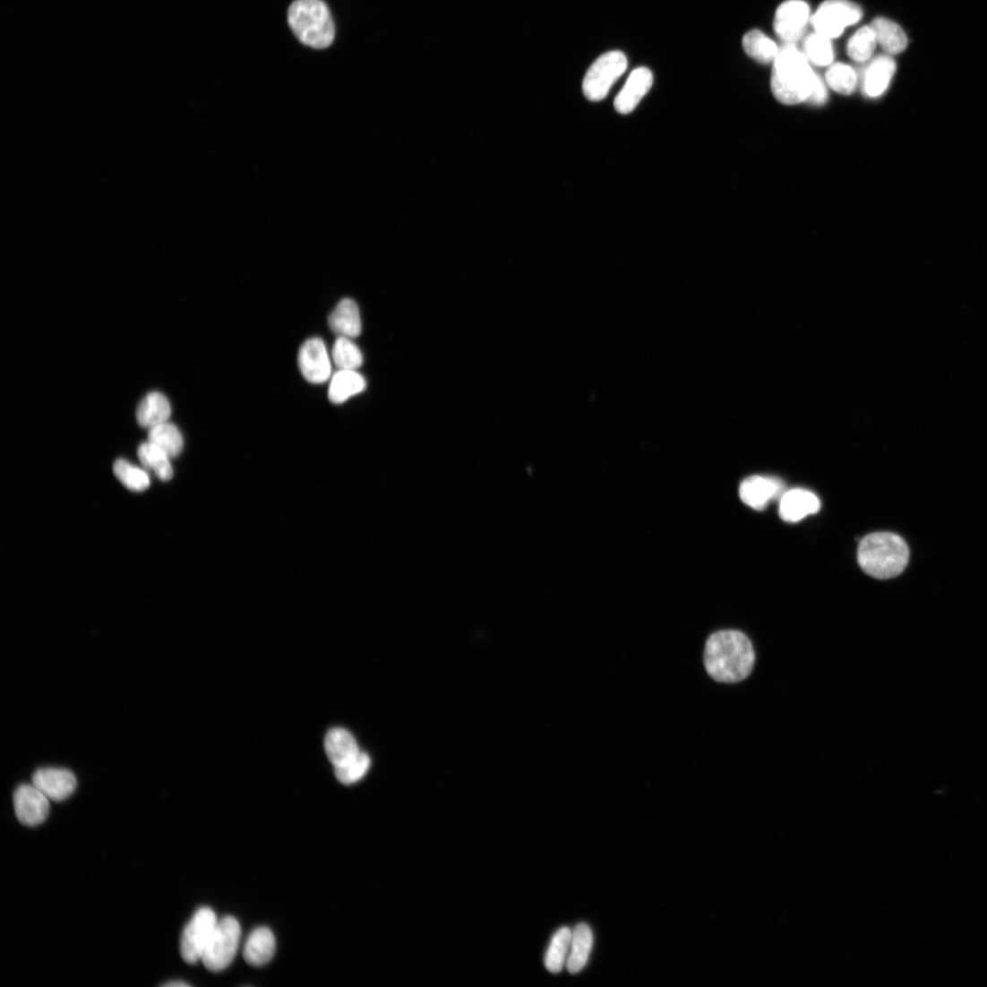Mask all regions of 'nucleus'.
I'll return each mask as SVG.
<instances>
[{
    "label": "nucleus",
    "mask_w": 987,
    "mask_h": 987,
    "mask_svg": "<svg viewBox=\"0 0 987 987\" xmlns=\"http://www.w3.org/2000/svg\"><path fill=\"white\" fill-rule=\"evenodd\" d=\"M754 663L751 642L740 631L716 632L706 642L705 668L709 677L717 682L733 684L745 680Z\"/></svg>",
    "instance_id": "nucleus-1"
},
{
    "label": "nucleus",
    "mask_w": 987,
    "mask_h": 987,
    "mask_svg": "<svg viewBox=\"0 0 987 987\" xmlns=\"http://www.w3.org/2000/svg\"><path fill=\"white\" fill-rule=\"evenodd\" d=\"M802 52L794 43H786L779 49L771 78L776 99L785 105H797L810 99L818 79Z\"/></svg>",
    "instance_id": "nucleus-2"
},
{
    "label": "nucleus",
    "mask_w": 987,
    "mask_h": 987,
    "mask_svg": "<svg viewBox=\"0 0 987 987\" xmlns=\"http://www.w3.org/2000/svg\"><path fill=\"white\" fill-rule=\"evenodd\" d=\"M910 550L904 538L890 532L866 536L858 550L862 569L870 576L885 579L899 576L906 569Z\"/></svg>",
    "instance_id": "nucleus-3"
},
{
    "label": "nucleus",
    "mask_w": 987,
    "mask_h": 987,
    "mask_svg": "<svg viewBox=\"0 0 987 987\" xmlns=\"http://www.w3.org/2000/svg\"><path fill=\"white\" fill-rule=\"evenodd\" d=\"M288 20L294 34L306 47L322 50L334 40V21L322 0H296L289 7Z\"/></svg>",
    "instance_id": "nucleus-4"
},
{
    "label": "nucleus",
    "mask_w": 987,
    "mask_h": 987,
    "mask_svg": "<svg viewBox=\"0 0 987 987\" xmlns=\"http://www.w3.org/2000/svg\"><path fill=\"white\" fill-rule=\"evenodd\" d=\"M240 940L239 922L232 916L222 918L218 922L202 958L204 966L210 972L227 969L237 955Z\"/></svg>",
    "instance_id": "nucleus-5"
},
{
    "label": "nucleus",
    "mask_w": 987,
    "mask_h": 987,
    "mask_svg": "<svg viewBox=\"0 0 987 987\" xmlns=\"http://www.w3.org/2000/svg\"><path fill=\"white\" fill-rule=\"evenodd\" d=\"M627 58L619 51L600 56L590 67L582 82V91L592 102L604 100L614 82L627 69Z\"/></svg>",
    "instance_id": "nucleus-6"
},
{
    "label": "nucleus",
    "mask_w": 987,
    "mask_h": 987,
    "mask_svg": "<svg viewBox=\"0 0 987 987\" xmlns=\"http://www.w3.org/2000/svg\"><path fill=\"white\" fill-rule=\"evenodd\" d=\"M863 11L849 0H828L811 19L817 33L828 39L840 36L845 28L861 21Z\"/></svg>",
    "instance_id": "nucleus-7"
},
{
    "label": "nucleus",
    "mask_w": 987,
    "mask_h": 987,
    "mask_svg": "<svg viewBox=\"0 0 987 987\" xmlns=\"http://www.w3.org/2000/svg\"><path fill=\"white\" fill-rule=\"evenodd\" d=\"M218 922L210 908L203 907L195 913L181 939V955L186 963L193 965L202 961Z\"/></svg>",
    "instance_id": "nucleus-8"
},
{
    "label": "nucleus",
    "mask_w": 987,
    "mask_h": 987,
    "mask_svg": "<svg viewBox=\"0 0 987 987\" xmlns=\"http://www.w3.org/2000/svg\"><path fill=\"white\" fill-rule=\"evenodd\" d=\"M298 366L303 377L313 384L324 383L331 377L330 356L322 339H310L302 345Z\"/></svg>",
    "instance_id": "nucleus-9"
},
{
    "label": "nucleus",
    "mask_w": 987,
    "mask_h": 987,
    "mask_svg": "<svg viewBox=\"0 0 987 987\" xmlns=\"http://www.w3.org/2000/svg\"><path fill=\"white\" fill-rule=\"evenodd\" d=\"M15 814L24 826L36 827L47 820L50 799L32 785H20L13 796Z\"/></svg>",
    "instance_id": "nucleus-10"
},
{
    "label": "nucleus",
    "mask_w": 987,
    "mask_h": 987,
    "mask_svg": "<svg viewBox=\"0 0 987 987\" xmlns=\"http://www.w3.org/2000/svg\"><path fill=\"white\" fill-rule=\"evenodd\" d=\"M811 10L802 0H788L777 11L775 31L785 43L800 40L809 23Z\"/></svg>",
    "instance_id": "nucleus-11"
},
{
    "label": "nucleus",
    "mask_w": 987,
    "mask_h": 987,
    "mask_svg": "<svg viewBox=\"0 0 987 987\" xmlns=\"http://www.w3.org/2000/svg\"><path fill=\"white\" fill-rule=\"evenodd\" d=\"M783 490L784 484L777 477L751 476L742 482L739 493L745 505L760 511L780 497L781 494L783 495Z\"/></svg>",
    "instance_id": "nucleus-12"
},
{
    "label": "nucleus",
    "mask_w": 987,
    "mask_h": 987,
    "mask_svg": "<svg viewBox=\"0 0 987 987\" xmlns=\"http://www.w3.org/2000/svg\"><path fill=\"white\" fill-rule=\"evenodd\" d=\"M32 784L55 802L69 798L77 787L76 777L71 771L51 768L37 770Z\"/></svg>",
    "instance_id": "nucleus-13"
},
{
    "label": "nucleus",
    "mask_w": 987,
    "mask_h": 987,
    "mask_svg": "<svg viewBox=\"0 0 987 987\" xmlns=\"http://www.w3.org/2000/svg\"><path fill=\"white\" fill-rule=\"evenodd\" d=\"M653 73L645 67L634 70L614 100L616 111L622 115L632 113L653 84Z\"/></svg>",
    "instance_id": "nucleus-14"
},
{
    "label": "nucleus",
    "mask_w": 987,
    "mask_h": 987,
    "mask_svg": "<svg viewBox=\"0 0 987 987\" xmlns=\"http://www.w3.org/2000/svg\"><path fill=\"white\" fill-rule=\"evenodd\" d=\"M820 508V501L813 492L794 488L783 494L779 514L783 520L796 523L807 516L817 514Z\"/></svg>",
    "instance_id": "nucleus-15"
},
{
    "label": "nucleus",
    "mask_w": 987,
    "mask_h": 987,
    "mask_svg": "<svg viewBox=\"0 0 987 987\" xmlns=\"http://www.w3.org/2000/svg\"><path fill=\"white\" fill-rule=\"evenodd\" d=\"M277 948L274 932L267 927L253 930L245 941L244 958L253 966H262L272 960Z\"/></svg>",
    "instance_id": "nucleus-16"
},
{
    "label": "nucleus",
    "mask_w": 987,
    "mask_h": 987,
    "mask_svg": "<svg viewBox=\"0 0 987 987\" xmlns=\"http://www.w3.org/2000/svg\"><path fill=\"white\" fill-rule=\"evenodd\" d=\"M329 325L339 337L354 339L363 330L360 309L352 299H343L330 313Z\"/></svg>",
    "instance_id": "nucleus-17"
},
{
    "label": "nucleus",
    "mask_w": 987,
    "mask_h": 987,
    "mask_svg": "<svg viewBox=\"0 0 987 987\" xmlns=\"http://www.w3.org/2000/svg\"><path fill=\"white\" fill-rule=\"evenodd\" d=\"M870 27L875 35L877 44L886 55L897 56L906 50L908 38L899 24L886 18H877Z\"/></svg>",
    "instance_id": "nucleus-18"
},
{
    "label": "nucleus",
    "mask_w": 987,
    "mask_h": 987,
    "mask_svg": "<svg viewBox=\"0 0 987 987\" xmlns=\"http://www.w3.org/2000/svg\"><path fill=\"white\" fill-rule=\"evenodd\" d=\"M896 72V63L888 55L875 57L868 65L864 75V90L868 96L877 98L882 95L889 85Z\"/></svg>",
    "instance_id": "nucleus-19"
},
{
    "label": "nucleus",
    "mask_w": 987,
    "mask_h": 987,
    "mask_svg": "<svg viewBox=\"0 0 987 987\" xmlns=\"http://www.w3.org/2000/svg\"><path fill=\"white\" fill-rule=\"evenodd\" d=\"M325 751L335 768L347 764L361 751L354 736L341 728H335L328 733L325 738Z\"/></svg>",
    "instance_id": "nucleus-20"
},
{
    "label": "nucleus",
    "mask_w": 987,
    "mask_h": 987,
    "mask_svg": "<svg viewBox=\"0 0 987 987\" xmlns=\"http://www.w3.org/2000/svg\"><path fill=\"white\" fill-rule=\"evenodd\" d=\"M594 945V934L586 923L578 924L572 931L570 955L566 964L571 974L579 973L586 967Z\"/></svg>",
    "instance_id": "nucleus-21"
},
{
    "label": "nucleus",
    "mask_w": 987,
    "mask_h": 987,
    "mask_svg": "<svg viewBox=\"0 0 987 987\" xmlns=\"http://www.w3.org/2000/svg\"><path fill=\"white\" fill-rule=\"evenodd\" d=\"M170 416V403L167 397L160 392L149 393L142 400L137 409L139 425L149 430L168 422Z\"/></svg>",
    "instance_id": "nucleus-22"
},
{
    "label": "nucleus",
    "mask_w": 987,
    "mask_h": 987,
    "mask_svg": "<svg viewBox=\"0 0 987 987\" xmlns=\"http://www.w3.org/2000/svg\"><path fill=\"white\" fill-rule=\"evenodd\" d=\"M366 386L365 378L356 371L339 370L331 378L329 398L335 405H340L363 392Z\"/></svg>",
    "instance_id": "nucleus-23"
},
{
    "label": "nucleus",
    "mask_w": 987,
    "mask_h": 987,
    "mask_svg": "<svg viewBox=\"0 0 987 987\" xmlns=\"http://www.w3.org/2000/svg\"><path fill=\"white\" fill-rule=\"evenodd\" d=\"M745 53L760 64L775 63L779 54L777 44L760 30L749 31L742 39Z\"/></svg>",
    "instance_id": "nucleus-24"
},
{
    "label": "nucleus",
    "mask_w": 987,
    "mask_h": 987,
    "mask_svg": "<svg viewBox=\"0 0 987 987\" xmlns=\"http://www.w3.org/2000/svg\"><path fill=\"white\" fill-rule=\"evenodd\" d=\"M572 931L561 928L552 938L545 958V965L553 974L560 973L566 966L571 950Z\"/></svg>",
    "instance_id": "nucleus-25"
},
{
    "label": "nucleus",
    "mask_w": 987,
    "mask_h": 987,
    "mask_svg": "<svg viewBox=\"0 0 987 987\" xmlns=\"http://www.w3.org/2000/svg\"><path fill=\"white\" fill-rule=\"evenodd\" d=\"M138 457L142 466L152 471L160 480L168 481L172 478L170 458L156 444L150 441L142 443Z\"/></svg>",
    "instance_id": "nucleus-26"
},
{
    "label": "nucleus",
    "mask_w": 987,
    "mask_h": 987,
    "mask_svg": "<svg viewBox=\"0 0 987 987\" xmlns=\"http://www.w3.org/2000/svg\"><path fill=\"white\" fill-rule=\"evenodd\" d=\"M149 441L160 448L170 459L184 450V437L176 425L168 422L150 429Z\"/></svg>",
    "instance_id": "nucleus-27"
},
{
    "label": "nucleus",
    "mask_w": 987,
    "mask_h": 987,
    "mask_svg": "<svg viewBox=\"0 0 987 987\" xmlns=\"http://www.w3.org/2000/svg\"><path fill=\"white\" fill-rule=\"evenodd\" d=\"M332 360L339 370L357 371L364 364V355L351 339L339 337L332 348Z\"/></svg>",
    "instance_id": "nucleus-28"
},
{
    "label": "nucleus",
    "mask_w": 987,
    "mask_h": 987,
    "mask_svg": "<svg viewBox=\"0 0 987 987\" xmlns=\"http://www.w3.org/2000/svg\"><path fill=\"white\" fill-rule=\"evenodd\" d=\"M802 54L807 60L818 66H828L834 58L830 39L817 32L804 39Z\"/></svg>",
    "instance_id": "nucleus-29"
},
{
    "label": "nucleus",
    "mask_w": 987,
    "mask_h": 987,
    "mask_svg": "<svg viewBox=\"0 0 987 987\" xmlns=\"http://www.w3.org/2000/svg\"><path fill=\"white\" fill-rule=\"evenodd\" d=\"M113 469L117 479L129 490L142 492L150 485L147 471L124 459L116 461Z\"/></svg>",
    "instance_id": "nucleus-30"
},
{
    "label": "nucleus",
    "mask_w": 987,
    "mask_h": 987,
    "mask_svg": "<svg viewBox=\"0 0 987 987\" xmlns=\"http://www.w3.org/2000/svg\"><path fill=\"white\" fill-rule=\"evenodd\" d=\"M877 47L875 35L870 26L860 29L847 43V56L858 63L871 58Z\"/></svg>",
    "instance_id": "nucleus-31"
},
{
    "label": "nucleus",
    "mask_w": 987,
    "mask_h": 987,
    "mask_svg": "<svg viewBox=\"0 0 987 987\" xmlns=\"http://www.w3.org/2000/svg\"><path fill=\"white\" fill-rule=\"evenodd\" d=\"M826 79L834 91L845 96L854 93L858 82L854 69L844 64H835L830 66Z\"/></svg>",
    "instance_id": "nucleus-32"
},
{
    "label": "nucleus",
    "mask_w": 987,
    "mask_h": 987,
    "mask_svg": "<svg viewBox=\"0 0 987 987\" xmlns=\"http://www.w3.org/2000/svg\"><path fill=\"white\" fill-rule=\"evenodd\" d=\"M371 764L370 756L366 752L360 751L347 764L335 768L336 777L343 785L355 784L366 776Z\"/></svg>",
    "instance_id": "nucleus-33"
},
{
    "label": "nucleus",
    "mask_w": 987,
    "mask_h": 987,
    "mask_svg": "<svg viewBox=\"0 0 987 987\" xmlns=\"http://www.w3.org/2000/svg\"><path fill=\"white\" fill-rule=\"evenodd\" d=\"M827 98H828V91H827L826 84L823 82L822 78L820 75H818L817 82L815 84L813 92H812L810 99L807 100V102H811V103L816 104V105H821V104L826 102Z\"/></svg>",
    "instance_id": "nucleus-34"
},
{
    "label": "nucleus",
    "mask_w": 987,
    "mask_h": 987,
    "mask_svg": "<svg viewBox=\"0 0 987 987\" xmlns=\"http://www.w3.org/2000/svg\"><path fill=\"white\" fill-rule=\"evenodd\" d=\"M166 987H187L190 986L188 983L183 981H173L164 984Z\"/></svg>",
    "instance_id": "nucleus-35"
}]
</instances>
